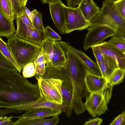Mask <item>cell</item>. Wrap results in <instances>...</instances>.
<instances>
[{"label": "cell", "instance_id": "3957f363", "mask_svg": "<svg viewBox=\"0 0 125 125\" xmlns=\"http://www.w3.org/2000/svg\"><path fill=\"white\" fill-rule=\"evenodd\" d=\"M89 27L101 26L108 27L116 35L125 36V18L118 10L113 0H104L98 13L90 21Z\"/></svg>", "mask_w": 125, "mask_h": 125}, {"label": "cell", "instance_id": "7a4b0ae2", "mask_svg": "<svg viewBox=\"0 0 125 125\" xmlns=\"http://www.w3.org/2000/svg\"><path fill=\"white\" fill-rule=\"evenodd\" d=\"M50 82L62 94L63 104L68 108L65 113L71 115L73 109L72 106V84L66 64L59 66H46L45 72L42 77Z\"/></svg>", "mask_w": 125, "mask_h": 125}, {"label": "cell", "instance_id": "7c38bea8", "mask_svg": "<svg viewBox=\"0 0 125 125\" xmlns=\"http://www.w3.org/2000/svg\"><path fill=\"white\" fill-rule=\"evenodd\" d=\"M58 42L62 48L70 50L75 54L85 64L91 73L97 76H102L97 63L93 61L84 52L72 46L69 42L60 41Z\"/></svg>", "mask_w": 125, "mask_h": 125}, {"label": "cell", "instance_id": "8fae6325", "mask_svg": "<svg viewBox=\"0 0 125 125\" xmlns=\"http://www.w3.org/2000/svg\"><path fill=\"white\" fill-rule=\"evenodd\" d=\"M49 3L50 14L54 24L61 34H65L63 4L61 0L50 1Z\"/></svg>", "mask_w": 125, "mask_h": 125}, {"label": "cell", "instance_id": "d590c367", "mask_svg": "<svg viewBox=\"0 0 125 125\" xmlns=\"http://www.w3.org/2000/svg\"><path fill=\"white\" fill-rule=\"evenodd\" d=\"M14 118L12 115L9 116H0V125H13V122L12 119Z\"/></svg>", "mask_w": 125, "mask_h": 125}, {"label": "cell", "instance_id": "d6a6232c", "mask_svg": "<svg viewBox=\"0 0 125 125\" xmlns=\"http://www.w3.org/2000/svg\"><path fill=\"white\" fill-rule=\"evenodd\" d=\"M115 2L120 13L125 18V0H117Z\"/></svg>", "mask_w": 125, "mask_h": 125}, {"label": "cell", "instance_id": "7402d4cb", "mask_svg": "<svg viewBox=\"0 0 125 125\" xmlns=\"http://www.w3.org/2000/svg\"><path fill=\"white\" fill-rule=\"evenodd\" d=\"M0 52L10 62L12 63L16 68L17 71L20 73L22 70L17 63L7 45V43L4 42L0 37Z\"/></svg>", "mask_w": 125, "mask_h": 125}, {"label": "cell", "instance_id": "f546056e", "mask_svg": "<svg viewBox=\"0 0 125 125\" xmlns=\"http://www.w3.org/2000/svg\"><path fill=\"white\" fill-rule=\"evenodd\" d=\"M46 63L44 62L34 64L35 70L34 76L36 79L39 77H42L45 73Z\"/></svg>", "mask_w": 125, "mask_h": 125}, {"label": "cell", "instance_id": "e0dca14e", "mask_svg": "<svg viewBox=\"0 0 125 125\" xmlns=\"http://www.w3.org/2000/svg\"><path fill=\"white\" fill-rule=\"evenodd\" d=\"M78 6L87 21H91L99 12V8L93 0H81Z\"/></svg>", "mask_w": 125, "mask_h": 125}, {"label": "cell", "instance_id": "e575fe53", "mask_svg": "<svg viewBox=\"0 0 125 125\" xmlns=\"http://www.w3.org/2000/svg\"><path fill=\"white\" fill-rule=\"evenodd\" d=\"M13 9L15 16H16L22 9L23 7L20 0H10Z\"/></svg>", "mask_w": 125, "mask_h": 125}, {"label": "cell", "instance_id": "9c48e42d", "mask_svg": "<svg viewBox=\"0 0 125 125\" xmlns=\"http://www.w3.org/2000/svg\"><path fill=\"white\" fill-rule=\"evenodd\" d=\"M40 95L46 101L59 105L63 104V99L61 93L46 79L39 77L36 79Z\"/></svg>", "mask_w": 125, "mask_h": 125}, {"label": "cell", "instance_id": "d6986e66", "mask_svg": "<svg viewBox=\"0 0 125 125\" xmlns=\"http://www.w3.org/2000/svg\"><path fill=\"white\" fill-rule=\"evenodd\" d=\"M53 51L50 63L46 65L59 66L66 65L67 59L64 52L57 41H54Z\"/></svg>", "mask_w": 125, "mask_h": 125}, {"label": "cell", "instance_id": "5bb4252c", "mask_svg": "<svg viewBox=\"0 0 125 125\" xmlns=\"http://www.w3.org/2000/svg\"><path fill=\"white\" fill-rule=\"evenodd\" d=\"M102 53L114 59L119 68L125 69V52H123L106 42L97 45Z\"/></svg>", "mask_w": 125, "mask_h": 125}, {"label": "cell", "instance_id": "4316f807", "mask_svg": "<svg viewBox=\"0 0 125 125\" xmlns=\"http://www.w3.org/2000/svg\"><path fill=\"white\" fill-rule=\"evenodd\" d=\"M42 13L37 11L35 13L33 22L32 23L33 28L38 30L45 32L44 28L43 23Z\"/></svg>", "mask_w": 125, "mask_h": 125}, {"label": "cell", "instance_id": "74e56055", "mask_svg": "<svg viewBox=\"0 0 125 125\" xmlns=\"http://www.w3.org/2000/svg\"><path fill=\"white\" fill-rule=\"evenodd\" d=\"M22 7L25 10L28 16L32 23L35 14L37 11V10L36 9H34L31 11L27 8L26 6H23Z\"/></svg>", "mask_w": 125, "mask_h": 125}, {"label": "cell", "instance_id": "2e32d148", "mask_svg": "<svg viewBox=\"0 0 125 125\" xmlns=\"http://www.w3.org/2000/svg\"><path fill=\"white\" fill-rule=\"evenodd\" d=\"M97 63L102 76L107 83H108L109 78L113 72L119 68L118 64L114 59L104 54L102 60Z\"/></svg>", "mask_w": 125, "mask_h": 125}, {"label": "cell", "instance_id": "4fadbf2b", "mask_svg": "<svg viewBox=\"0 0 125 125\" xmlns=\"http://www.w3.org/2000/svg\"><path fill=\"white\" fill-rule=\"evenodd\" d=\"M84 81L85 86L90 93L103 90L108 83L103 76L94 74L88 70L85 73Z\"/></svg>", "mask_w": 125, "mask_h": 125}, {"label": "cell", "instance_id": "1f68e13d", "mask_svg": "<svg viewBox=\"0 0 125 125\" xmlns=\"http://www.w3.org/2000/svg\"><path fill=\"white\" fill-rule=\"evenodd\" d=\"M96 59V63L100 62L102 60L104 54L102 53L98 45L91 47Z\"/></svg>", "mask_w": 125, "mask_h": 125}, {"label": "cell", "instance_id": "b9f144b4", "mask_svg": "<svg viewBox=\"0 0 125 125\" xmlns=\"http://www.w3.org/2000/svg\"><path fill=\"white\" fill-rule=\"evenodd\" d=\"M49 0L50 1H55V0Z\"/></svg>", "mask_w": 125, "mask_h": 125}, {"label": "cell", "instance_id": "ba28073f", "mask_svg": "<svg viewBox=\"0 0 125 125\" xmlns=\"http://www.w3.org/2000/svg\"><path fill=\"white\" fill-rule=\"evenodd\" d=\"M16 19L17 28L15 34L19 37L40 45L47 38L45 31H39L28 26L23 22L18 14Z\"/></svg>", "mask_w": 125, "mask_h": 125}, {"label": "cell", "instance_id": "60d3db41", "mask_svg": "<svg viewBox=\"0 0 125 125\" xmlns=\"http://www.w3.org/2000/svg\"><path fill=\"white\" fill-rule=\"evenodd\" d=\"M4 113V111L3 110H0V116L3 115Z\"/></svg>", "mask_w": 125, "mask_h": 125}, {"label": "cell", "instance_id": "ffe728a7", "mask_svg": "<svg viewBox=\"0 0 125 125\" xmlns=\"http://www.w3.org/2000/svg\"><path fill=\"white\" fill-rule=\"evenodd\" d=\"M16 32L13 22L0 10V37H5L8 39Z\"/></svg>", "mask_w": 125, "mask_h": 125}, {"label": "cell", "instance_id": "d4e9b609", "mask_svg": "<svg viewBox=\"0 0 125 125\" xmlns=\"http://www.w3.org/2000/svg\"><path fill=\"white\" fill-rule=\"evenodd\" d=\"M106 42L119 50L125 52V36L115 35Z\"/></svg>", "mask_w": 125, "mask_h": 125}, {"label": "cell", "instance_id": "4dcf8cb0", "mask_svg": "<svg viewBox=\"0 0 125 125\" xmlns=\"http://www.w3.org/2000/svg\"><path fill=\"white\" fill-rule=\"evenodd\" d=\"M110 125H125V111L115 118L109 124Z\"/></svg>", "mask_w": 125, "mask_h": 125}, {"label": "cell", "instance_id": "7bdbcfd3", "mask_svg": "<svg viewBox=\"0 0 125 125\" xmlns=\"http://www.w3.org/2000/svg\"><path fill=\"white\" fill-rule=\"evenodd\" d=\"M114 0V1H116V0Z\"/></svg>", "mask_w": 125, "mask_h": 125}, {"label": "cell", "instance_id": "44dd1931", "mask_svg": "<svg viewBox=\"0 0 125 125\" xmlns=\"http://www.w3.org/2000/svg\"><path fill=\"white\" fill-rule=\"evenodd\" d=\"M53 41L47 38L41 45L42 52L46 64L51 62L53 51Z\"/></svg>", "mask_w": 125, "mask_h": 125}, {"label": "cell", "instance_id": "f1b7e54d", "mask_svg": "<svg viewBox=\"0 0 125 125\" xmlns=\"http://www.w3.org/2000/svg\"><path fill=\"white\" fill-rule=\"evenodd\" d=\"M45 31L47 38L53 41H58L61 39L59 35L49 26L45 27Z\"/></svg>", "mask_w": 125, "mask_h": 125}, {"label": "cell", "instance_id": "8992f818", "mask_svg": "<svg viewBox=\"0 0 125 125\" xmlns=\"http://www.w3.org/2000/svg\"><path fill=\"white\" fill-rule=\"evenodd\" d=\"M65 20V33L75 30L81 31L90 27V22L85 18L78 7L72 8L63 4Z\"/></svg>", "mask_w": 125, "mask_h": 125}, {"label": "cell", "instance_id": "ac0fdd59", "mask_svg": "<svg viewBox=\"0 0 125 125\" xmlns=\"http://www.w3.org/2000/svg\"><path fill=\"white\" fill-rule=\"evenodd\" d=\"M59 120L58 116L48 119L42 118H19L13 122V125H56Z\"/></svg>", "mask_w": 125, "mask_h": 125}, {"label": "cell", "instance_id": "836d02e7", "mask_svg": "<svg viewBox=\"0 0 125 125\" xmlns=\"http://www.w3.org/2000/svg\"><path fill=\"white\" fill-rule=\"evenodd\" d=\"M17 14L20 17L22 21L25 24L32 28H34L32 23L24 9L21 10Z\"/></svg>", "mask_w": 125, "mask_h": 125}, {"label": "cell", "instance_id": "f35d334b", "mask_svg": "<svg viewBox=\"0 0 125 125\" xmlns=\"http://www.w3.org/2000/svg\"><path fill=\"white\" fill-rule=\"evenodd\" d=\"M81 0H66L67 6L75 8L77 5H79Z\"/></svg>", "mask_w": 125, "mask_h": 125}, {"label": "cell", "instance_id": "603a6c76", "mask_svg": "<svg viewBox=\"0 0 125 125\" xmlns=\"http://www.w3.org/2000/svg\"><path fill=\"white\" fill-rule=\"evenodd\" d=\"M0 10L11 22H13L16 18L10 0H0Z\"/></svg>", "mask_w": 125, "mask_h": 125}, {"label": "cell", "instance_id": "8d00e7d4", "mask_svg": "<svg viewBox=\"0 0 125 125\" xmlns=\"http://www.w3.org/2000/svg\"><path fill=\"white\" fill-rule=\"evenodd\" d=\"M103 120L97 117L93 119L90 118L85 122L84 125H100L103 122Z\"/></svg>", "mask_w": 125, "mask_h": 125}, {"label": "cell", "instance_id": "277c9868", "mask_svg": "<svg viewBox=\"0 0 125 125\" xmlns=\"http://www.w3.org/2000/svg\"><path fill=\"white\" fill-rule=\"evenodd\" d=\"M7 43L14 59L22 70L27 64L33 62L42 51L41 45L21 38L15 33L8 39Z\"/></svg>", "mask_w": 125, "mask_h": 125}, {"label": "cell", "instance_id": "cb8c5ba5", "mask_svg": "<svg viewBox=\"0 0 125 125\" xmlns=\"http://www.w3.org/2000/svg\"><path fill=\"white\" fill-rule=\"evenodd\" d=\"M125 73V69L118 68L115 69L111 75L108 83L112 86L119 84L123 81Z\"/></svg>", "mask_w": 125, "mask_h": 125}, {"label": "cell", "instance_id": "484cf974", "mask_svg": "<svg viewBox=\"0 0 125 125\" xmlns=\"http://www.w3.org/2000/svg\"><path fill=\"white\" fill-rule=\"evenodd\" d=\"M0 70L17 71L16 67L8 60L0 52Z\"/></svg>", "mask_w": 125, "mask_h": 125}, {"label": "cell", "instance_id": "5b68a950", "mask_svg": "<svg viewBox=\"0 0 125 125\" xmlns=\"http://www.w3.org/2000/svg\"><path fill=\"white\" fill-rule=\"evenodd\" d=\"M113 86L109 83L103 90L90 93L84 103L85 110L94 118L104 113L112 95Z\"/></svg>", "mask_w": 125, "mask_h": 125}, {"label": "cell", "instance_id": "6da1fadb", "mask_svg": "<svg viewBox=\"0 0 125 125\" xmlns=\"http://www.w3.org/2000/svg\"><path fill=\"white\" fill-rule=\"evenodd\" d=\"M40 96L38 84H32L17 71L0 70V105H20Z\"/></svg>", "mask_w": 125, "mask_h": 125}, {"label": "cell", "instance_id": "30bf717a", "mask_svg": "<svg viewBox=\"0 0 125 125\" xmlns=\"http://www.w3.org/2000/svg\"><path fill=\"white\" fill-rule=\"evenodd\" d=\"M44 107L61 110L64 112L67 108V106L63 104L59 105L47 101L41 95L37 99L26 103L10 106L0 105V108H9L21 111H26L33 109Z\"/></svg>", "mask_w": 125, "mask_h": 125}, {"label": "cell", "instance_id": "9a60e30c", "mask_svg": "<svg viewBox=\"0 0 125 125\" xmlns=\"http://www.w3.org/2000/svg\"><path fill=\"white\" fill-rule=\"evenodd\" d=\"M62 112V111L60 110H57L48 107H41L26 111L22 115L17 117H14V118H45L51 116L54 117L59 116Z\"/></svg>", "mask_w": 125, "mask_h": 125}, {"label": "cell", "instance_id": "ab89813d", "mask_svg": "<svg viewBox=\"0 0 125 125\" xmlns=\"http://www.w3.org/2000/svg\"><path fill=\"white\" fill-rule=\"evenodd\" d=\"M28 0H20L21 6L22 7L26 6Z\"/></svg>", "mask_w": 125, "mask_h": 125}, {"label": "cell", "instance_id": "52a82bcc", "mask_svg": "<svg viewBox=\"0 0 125 125\" xmlns=\"http://www.w3.org/2000/svg\"><path fill=\"white\" fill-rule=\"evenodd\" d=\"M87 29L88 31L83 43V48L85 51L103 42L107 38L116 35L115 31L105 26H94Z\"/></svg>", "mask_w": 125, "mask_h": 125}, {"label": "cell", "instance_id": "83f0119b", "mask_svg": "<svg viewBox=\"0 0 125 125\" xmlns=\"http://www.w3.org/2000/svg\"><path fill=\"white\" fill-rule=\"evenodd\" d=\"M22 70L23 76L26 78L33 77L34 76L35 73V69L33 62L27 64Z\"/></svg>", "mask_w": 125, "mask_h": 125}]
</instances>
